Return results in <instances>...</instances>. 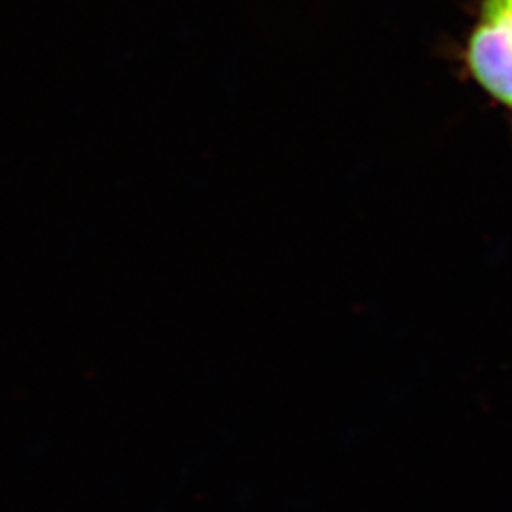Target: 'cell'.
Wrapping results in <instances>:
<instances>
[{
    "mask_svg": "<svg viewBox=\"0 0 512 512\" xmlns=\"http://www.w3.org/2000/svg\"><path fill=\"white\" fill-rule=\"evenodd\" d=\"M476 84L512 110V0H484L465 48Z\"/></svg>",
    "mask_w": 512,
    "mask_h": 512,
    "instance_id": "cell-1",
    "label": "cell"
}]
</instances>
